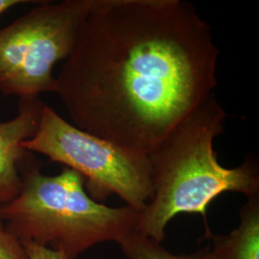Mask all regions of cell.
Instances as JSON below:
<instances>
[{
    "instance_id": "5b68a950",
    "label": "cell",
    "mask_w": 259,
    "mask_h": 259,
    "mask_svg": "<svg viewBox=\"0 0 259 259\" xmlns=\"http://www.w3.org/2000/svg\"><path fill=\"white\" fill-rule=\"evenodd\" d=\"M92 0L39 1L0 29V93L19 101L54 93L55 65L70 55Z\"/></svg>"
},
{
    "instance_id": "3957f363",
    "label": "cell",
    "mask_w": 259,
    "mask_h": 259,
    "mask_svg": "<svg viewBox=\"0 0 259 259\" xmlns=\"http://www.w3.org/2000/svg\"><path fill=\"white\" fill-rule=\"evenodd\" d=\"M140 212L129 205L110 207L93 200L83 177L70 168L46 176L37 165L22 175L19 195L0 206L6 230L21 244L35 243L67 259L102 242L119 243L137 231Z\"/></svg>"
},
{
    "instance_id": "ba28073f",
    "label": "cell",
    "mask_w": 259,
    "mask_h": 259,
    "mask_svg": "<svg viewBox=\"0 0 259 259\" xmlns=\"http://www.w3.org/2000/svg\"><path fill=\"white\" fill-rule=\"evenodd\" d=\"M128 259H209L208 248L192 254H173L161 243L134 231L118 243Z\"/></svg>"
},
{
    "instance_id": "6da1fadb",
    "label": "cell",
    "mask_w": 259,
    "mask_h": 259,
    "mask_svg": "<svg viewBox=\"0 0 259 259\" xmlns=\"http://www.w3.org/2000/svg\"><path fill=\"white\" fill-rule=\"evenodd\" d=\"M211 26L184 0H92L56 93L70 123L148 155L217 85Z\"/></svg>"
},
{
    "instance_id": "52a82bcc",
    "label": "cell",
    "mask_w": 259,
    "mask_h": 259,
    "mask_svg": "<svg viewBox=\"0 0 259 259\" xmlns=\"http://www.w3.org/2000/svg\"><path fill=\"white\" fill-rule=\"evenodd\" d=\"M238 227L227 235L212 236L209 259H259V195L241 207Z\"/></svg>"
},
{
    "instance_id": "277c9868",
    "label": "cell",
    "mask_w": 259,
    "mask_h": 259,
    "mask_svg": "<svg viewBox=\"0 0 259 259\" xmlns=\"http://www.w3.org/2000/svg\"><path fill=\"white\" fill-rule=\"evenodd\" d=\"M22 148L74 170L95 201L116 194L141 211L153 194L148 155L83 132L46 103L37 133Z\"/></svg>"
},
{
    "instance_id": "8992f818",
    "label": "cell",
    "mask_w": 259,
    "mask_h": 259,
    "mask_svg": "<svg viewBox=\"0 0 259 259\" xmlns=\"http://www.w3.org/2000/svg\"><path fill=\"white\" fill-rule=\"evenodd\" d=\"M45 103L39 98L19 102V113L0 122V206L14 200L21 189L20 164L29 152L22 143L37 133Z\"/></svg>"
},
{
    "instance_id": "7a4b0ae2",
    "label": "cell",
    "mask_w": 259,
    "mask_h": 259,
    "mask_svg": "<svg viewBox=\"0 0 259 259\" xmlns=\"http://www.w3.org/2000/svg\"><path fill=\"white\" fill-rule=\"evenodd\" d=\"M226 120L227 112L212 94L149 153L153 194L137 232L161 243L167 224L178 214L198 213L206 224L208 204L223 193L259 195L257 158L247 157L234 168L218 161L213 142Z\"/></svg>"
},
{
    "instance_id": "8fae6325",
    "label": "cell",
    "mask_w": 259,
    "mask_h": 259,
    "mask_svg": "<svg viewBox=\"0 0 259 259\" xmlns=\"http://www.w3.org/2000/svg\"><path fill=\"white\" fill-rule=\"evenodd\" d=\"M37 1H30V0H0V16L7 12L8 10L14 7H17L21 4L26 3H36Z\"/></svg>"
},
{
    "instance_id": "30bf717a",
    "label": "cell",
    "mask_w": 259,
    "mask_h": 259,
    "mask_svg": "<svg viewBox=\"0 0 259 259\" xmlns=\"http://www.w3.org/2000/svg\"><path fill=\"white\" fill-rule=\"evenodd\" d=\"M28 259H67L65 254L58 250H51L47 247L38 246L35 243H22Z\"/></svg>"
},
{
    "instance_id": "9c48e42d",
    "label": "cell",
    "mask_w": 259,
    "mask_h": 259,
    "mask_svg": "<svg viewBox=\"0 0 259 259\" xmlns=\"http://www.w3.org/2000/svg\"><path fill=\"white\" fill-rule=\"evenodd\" d=\"M0 259H28L21 242L10 233L0 218Z\"/></svg>"
}]
</instances>
